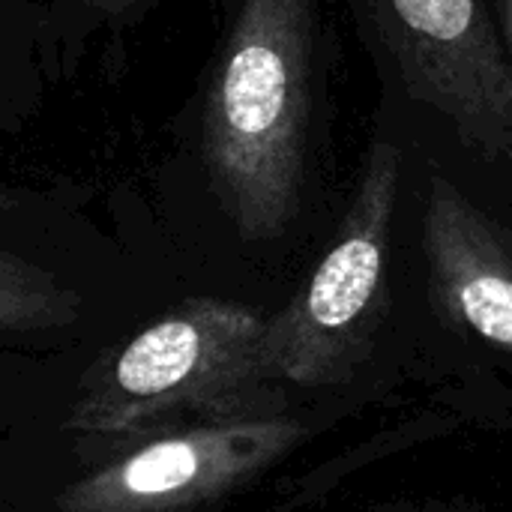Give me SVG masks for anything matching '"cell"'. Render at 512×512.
<instances>
[{
    "label": "cell",
    "mask_w": 512,
    "mask_h": 512,
    "mask_svg": "<svg viewBox=\"0 0 512 512\" xmlns=\"http://www.w3.org/2000/svg\"><path fill=\"white\" fill-rule=\"evenodd\" d=\"M312 0H243L213 69L201 150L210 186L246 240L294 222L312 114Z\"/></svg>",
    "instance_id": "cell-1"
},
{
    "label": "cell",
    "mask_w": 512,
    "mask_h": 512,
    "mask_svg": "<svg viewBox=\"0 0 512 512\" xmlns=\"http://www.w3.org/2000/svg\"><path fill=\"white\" fill-rule=\"evenodd\" d=\"M264 336L258 309L189 297L90 372L69 429L123 444L192 420L276 411Z\"/></svg>",
    "instance_id": "cell-2"
},
{
    "label": "cell",
    "mask_w": 512,
    "mask_h": 512,
    "mask_svg": "<svg viewBox=\"0 0 512 512\" xmlns=\"http://www.w3.org/2000/svg\"><path fill=\"white\" fill-rule=\"evenodd\" d=\"M399 186L402 150L381 138L366 156L333 246L294 300L267 318L270 384L327 387L357 363L384 294Z\"/></svg>",
    "instance_id": "cell-3"
},
{
    "label": "cell",
    "mask_w": 512,
    "mask_h": 512,
    "mask_svg": "<svg viewBox=\"0 0 512 512\" xmlns=\"http://www.w3.org/2000/svg\"><path fill=\"white\" fill-rule=\"evenodd\" d=\"M306 438L279 411L180 423L117 444L57 498L60 512H195L243 489Z\"/></svg>",
    "instance_id": "cell-4"
},
{
    "label": "cell",
    "mask_w": 512,
    "mask_h": 512,
    "mask_svg": "<svg viewBox=\"0 0 512 512\" xmlns=\"http://www.w3.org/2000/svg\"><path fill=\"white\" fill-rule=\"evenodd\" d=\"M408 93L483 159L512 165V60L483 0H369Z\"/></svg>",
    "instance_id": "cell-5"
},
{
    "label": "cell",
    "mask_w": 512,
    "mask_h": 512,
    "mask_svg": "<svg viewBox=\"0 0 512 512\" xmlns=\"http://www.w3.org/2000/svg\"><path fill=\"white\" fill-rule=\"evenodd\" d=\"M423 246L438 309L512 354V237L438 171L429 177Z\"/></svg>",
    "instance_id": "cell-6"
},
{
    "label": "cell",
    "mask_w": 512,
    "mask_h": 512,
    "mask_svg": "<svg viewBox=\"0 0 512 512\" xmlns=\"http://www.w3.org/2000/svg\"><path fill=\"white\" fill-rule=\"evenodd\" d=\"M81 318V297L54 273L0 249V339L69 327Z\"/></svg>",
    "instance_id": "cell-7"
},
{
    "label": "cell",
    "mask_w": 512,
    "mask_h": 512,
    "mask_svg": "<svg viewBox=\"0 0 512 512\" xmlns=\"http://www.w3.org/2000/svg\"><path fill=\"white\" fill-rule=\"evenodd\" d=\"M498 15H501V27H504V36H507V48H510L512 60V0H498Z\"/></svg>",
    "instance_id": "cell-8"
},
{
    "label": "cell",
    "mask_w": 512,
    "mask_h": 512,
    "mask_svg": "<svg viewBox=\"0 0 512 512\" xmlns=\"http://www.w3.org/2000/svg\"><path fill=\"white\" fill-rule=\"evenodd\" d=\"M90 3H96V6L105 9V12H126V9L138 6L141 0H90Z\"/></svg>",
    "instance_id": "cell-9"
},
{
    "label": "cell",
    "mask_w": 512,
    "mask_h": 512,
    "mask_svg": "<svg viewBox=\"0 0 512 512\" xmlns=\"http://www.w3.org/2000/svg\"><path fill=\"white\" fill-rule=\"evenodd\" d=\"M15 204H18L15 192H12V189H6V186H0V213H9V210H15Z\"/></svg>",
    "instance_id": "cell-10"
}]
</instances>
